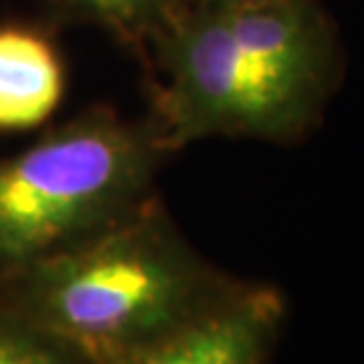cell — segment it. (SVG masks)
I'll return each instance as SVG.
<instances>
[{
  "label": "cell",
  "mask_w": 364,
  "mask_h": 364,
  "mask_svg": "<svg viewBox=\"0 0 364 364\" xmlns=\"http://www.w3.org/2000/svg\"><path fill=\"white\" fill-rule=\"evenodd\" d=\"M149 57L169 153L214 136L296 144L322 125L346 68L322 0H186Z\"/></svg>",
  "instance_id": "1"
},
{
  "label": "cell",
  "mask_w": 364,
  "mask_h": 364,
  "mask_svg": "<svg viewBox=\"0 0 364 364\" xmlns=\"http://www.w3.org/2000/svg\"><path fill=\"white\" fill-rule=\"evenodd\" d=\"M237 284L151 196L97 233L0 273V311L80 364H115L174 334Z\"/></svg>",
  "instance_id": "2"
},
{
  "label": "cell",
  "mask_w": 364,
  "mask_h": 364,
  "mask_svg": "<svg viewBox=\"0 0 364 364\" xmlns=\"http://www.w3.org/2000/svg\"><path fill=\"white\" fill-rule=\"evenodd\" d=\"M172 153L156 120L90 108L0 158V273L102 230L153 193Z\"/></svg>",
  "instance_id": "3"
},
{
  "label": "cell",
  "mask_w": 364,
  "mask_h": 364,
  "mask_svg": "<svg viewBox=\"0 0 364 364\" xmlns=\"http://www.w3.org/2000/svg\"><path fill=\"white\" fill-rule=\"evenodd\" d=\"M284 322L287 299L277 287L240 280L196 320L115 364H270Z\"/></svg>",
  "instance_id": "4"
},
{
  "label": "cell",
  "mask_w": 364,
  "mask_h": 364,
  "mask_svg": "<svg viewBox=\"0 0 364 364\" xmlns=\"http://www.w3.org/2000/svg\"><path fill=\"white\" fill-rule=\"evenodd\" d=\"M64 95V66L54 45L24 26L0 28V132L41 125Z\"/></svg>",
  "instance_id": "5"
},
{
  "label": "cell",
  "mask_w": 364,
  "mask_h": 364,
  "mask_svg": "<svg viewBox=\"0 0 364 364\" xmlns=\"http://www.w3.org/2000/svg\"><path fill=\"white\" fill-rule=\"evenodd\" d=\"M68 17L108 31L115 41L149 54L153 41L186 0H52Z\"/></svg>",
  "instance_id": "6"
},
{
  "label": "cell",
  "mask_w": 364,
  "mask_h": 364,
  "mask_svg": "<svg viewBox=\"0 0 364 364\" xmlns=\"http://www.w3.org/2000/svg\"><path fill=\"white\" fill-rule=\"evenodd\" d=\"M0 364H80L64 348L0 311Z\"/></svg>",
  "instance_id": "7"
}]
</instances>
